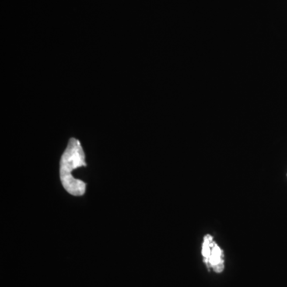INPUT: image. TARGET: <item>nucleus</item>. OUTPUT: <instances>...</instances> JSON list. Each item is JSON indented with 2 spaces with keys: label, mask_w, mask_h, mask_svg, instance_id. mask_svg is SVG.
<instances>
[{
  "label": "nucleus",
  "mask_w": 287,
  "mask_h": 287,
  "mask_svg": "<svg viewBox=\"0 0 287 287\" xmlns=\"http://www.w3.org/2000/svg\"><path fill=\"white\" fill-rule=\"evenodd\" d=\"M83 148L78 140L71 138L60 161V178L63 187L67 193L75 197L85 194L86 184L73 176L74 169L86 167Z\"/></svg>",
  "instance_id": "1"
},
{
  "label": "nucleus",
  "mask_w": 287,
  "mask_h": 287,
  "mask_svg": "<svg viewBox=\"0 0 287 287\" xmlns=\"http://www.w3.org/2000/svg\"><path fill=\"white\" fill-rule=\"evenodd\" d=\"M202 256L204 263L214 272L222 273L225 270V259L222 249L215 243L210 235H206L202 244Z\"/></svg>",
  "instance_id": "2"
}]
</instances>
